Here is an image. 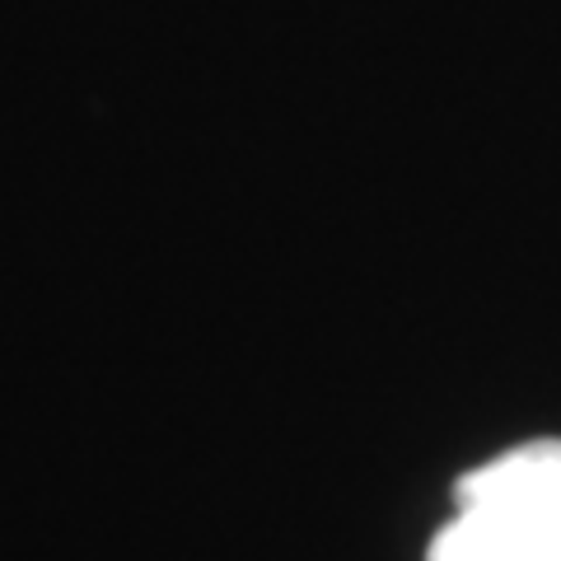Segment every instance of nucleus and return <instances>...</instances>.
I'll list each match as a JSON object with an SVG mask.
<instances>
[{"instance_id": "nucleus-1", "label": "nucleus", "mask_w": 561, "mask_h": 561, "mask_svg": "<svg viewBox=\"0 0 561 561\" xmlns=\"http://www.w3.org/2000/svg\"><path fill=\"white\" fill-rule=\"evenodd\" d=\"M426 561H561V440H529L454 482Z\"/></svg>"}]
</instances>
